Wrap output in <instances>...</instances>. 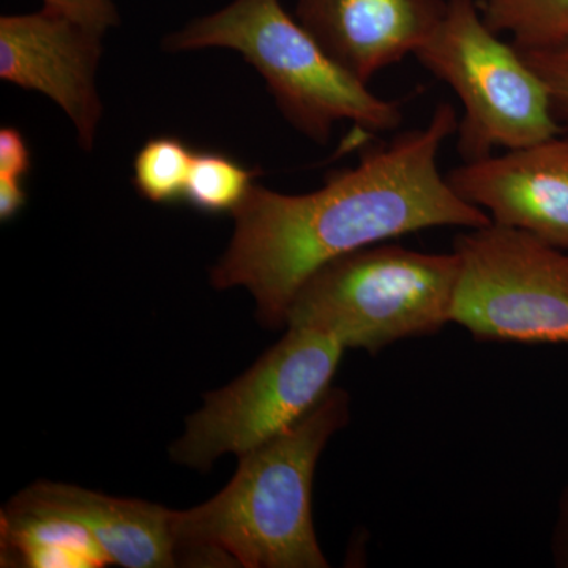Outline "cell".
<instances>
[{"label":"cell","mask_w":568,"mask_h":568,"mask_svg":"<svg viewBox=\"0 0 568 568\" xmlns=\"http://www.w3.org/2000/svg\"><path fill=\"white\" fill-rule=\"evenodd\" d=\"M458 123L457 110L439 103L424 126L396 134L315 192L278 193L254 182L231 213L233 239L213 265L212 286L245 287L260 324L278 331L302 283L336 257L432 227L487 226L488 213L463 200L439 170Z\"/></svg>","instance_id":"1"},{"label":"cell","mask_w":568,"mask_h":568,"mask_svg":"<svg viewBox=\"0 0 568 568\" xmlns=\"http://www.w3.org/2000/svg\"><path fill=\"white\" fill-rule=\"evenodd\" d=\"M351 420V396L332 387L305 417L242 455L207 503L175 511L179 555L246 568H327L313 523V480L328 440Z\"/></svg>","instance_id":"2"},{"label":"cell","mask_w":568,"mask_h":568,"mask_svg":"<svg viewBox=\"0 0 568 568\" xmlns=\"http://www.w3.org/2000/svg\"><path fill=\"white\" fill-rule=\"evenodd\" d=\"M163 48L237 51L264 78L283 118L316 144H327L339 122L369 133L392 132L403 123L402 103L369 91L280 0H233L168 36Z\"/></svg>","instance_id":"3"},{"label":"cell","mask_w":568,"mask_h":568,"mask_svg":"<svg viewBox=\"0 0 568 568\" xmlns=\"http://www.w3.org/2000/svg\"><path fill=\"white\" fill-rule=\"evenodd\" d=\"M462 260L381 244L336 257L302 283L286 327L335 336L346 349L375 355L409 338L439 334L454 323Z\"/></svg>","instance_id":"4"},{"label":"cell","mask_w":568,"mask_h":568,"mask_svg":"<svg viewBox=\"0 0 568 568\" xmlns=\"http://www.w3.org/2000/svg\"><path fill=\"white\" fill-rule=\"evenodd\" d=\"M416 58L462 103L463 162L562 133L547 84L514 41L506 43L489 28L477 0H447L443 20Z\"/></svg>","instance_id":"5"},{"label":"cell","mask_w":568,"mask_h":568,"mask_svg":"<svg viewBox=\"0 0 568 568\" xmlns=\"http://www.w3.org/2000/svg\"><path fill=\"white\" fill-rule=\"evenodd\" d=\"M345 349L325 332L287 327L248 372L204 396L171 458L205 473L222 455L242 457L275 439L327 395Z\"/></svg>","instance_id":"6"},{"label":"cell","mask_w":568,"mask_h":568,"mask_svg":"<svg viewBox=\"0 0 568 568\" xmlns=\"http://www.w3.org/2000/svg\"><path fill=\"white\" fill-rule=\"evenodd\" d=\"M454 323L480 342L567 343L568 250L489 223L455 239Z\"/></svg>","instance_id":"7"},{"label":"cell","mask_w":568,"mask_h":568,"mask_svg":"<svg viewBox=\"0 0 568 568\" xmlns=\"http://www.w3.org/2000/svg\"><path fill=\"white\" fill-rule=\"evenodd\" d=\"M102 39L44 7L0 18V78L50 97L69 115L84 151L95 145L103 114L97 89Z\"/></svg>","instance_id":"8"},{"label":"cell","mask_w":568,"mask_h":568,"mask_svg":"<svg viewBox=\"0 0 568 568\" xmlns=\"http://www.w3.org/2000/svg\"><path fill=\"white\" fill-rule=\"evenodd\" d=\"M446 175L493 223L568 250V136L463 162Z\"/></svg>","instance_id":"9"},{"label":"cell","mask_w":568,"mask_h":568,"mask_svg":"<svg viewBox=\"0 0 568 568\" xmlns=\"http://www.w3.org/2000/svg\"><path fill=\"white\" fill-rule=\"evenodd\" d=\"M446 9L447 0H297L294 17L368 84L379 71L416 55Z\"/></svg>","instance_id":"10"},{"label":"cell","mask_w":568,"mask_h":568,"mask_svg":"<svg viewBox=\"0 0 568 568\" xmlns=\"http://www.w3.org/2000/svg\"><path fill=\"white\" fill-rule=\"evenodd\" d=\"M21 493L33 503L84 525L118 566L173 567L181 556L174 530L175 510L159 504L104 496L51 481H37Z\"/></svg>","instance_id":"11"},{"label":"cell","mask_w":568,"mask_h":568,"mask_svg":"<svg viewBox=\"0 0 568 568\" xmlns=\"http://www.w3.org/2000/svg\"><path fill=\"white\" fill-rule=\"evenodd\" d=\"M2 566L102 568L110 556L77 519L33 503L20 493L0 515Z\"/></svg>","instance_id":"12"},{"label":"cell","mask_w":568,"mask_h":568,"mask_svg":"<svg viewBox=\"0 0 568 568\" xmlns=\"http://www.w3.org/2000/svg\"><path fill=\"white\" fill-rule=\"evenodd\" d=\"M489 28L519 50L568 44V0H477Z\"/></svg>","instance_id":"13"},{"label":"cell","mask_w":568,"mask_h":568,"mask_svg":"<svg viewBox=\"0 0 568 568\" xmlns=\"http://www.w3.org/2000/svg\"><path fill=\"white\" fill-rule=\"evenodd\" d=\"M194 152L174 136L152 138L133 162V185L153 204H173L185 197Z\"/></svg>","instance_id":"14"},{"label":"cell","mask_w":568,"mask_h":568,"mask_svg":"<svg viewBox=\"0 0 568 568\" xmlns=\"http://www.w3.org/2000/svg\"><path fill=\"white\" fill-rule=\"evenodd\" d=\"M256 175V170L242 166L226 153L194 152L183 200L200 212L233 213Z\"/></svg>","instance_id":"15"},{"label":"cell","mask_w":568,"mask_h":568,"mask_svg":"<svg viewBox=\"0 0 568 568\" xmlns=\"http://www.w3.org/2000/svg\"><path fill=\"white\" fill-rule=\"evenodd\" d=\"M519 51L547 84L558 118L568 122V44Z\"/></svg>","instance_id":"16"},{"label":"cell","mask_w":568,"mask_h":568,"mask_svg":"<svg viewBox=\"0 0 568 568\" xmlns=\"http://www.w3.org/2000/svg\"><path fill=\"white\" fill-rule=\"evenodd\" d=\"M44 9L61 13L84 28L104 36L121 22L114 0H41Z\"/></svg>","instance_id":"17"},{"label":"cell","mask_w":568,"mask_h":568,"mask_svg":"<svg viewBox=\"0 0 568 568\" xmlns=\"http://www.w3.org/2000/svg\"><path fill=\"white\" fill-rule=\"evenodd\" d=\"M32 155L28 141L13 126L0 130V179L24 182L31 171Z\"/></svg>","instance_id":"18"},{"label":"cell","mask_w":568,"mask_h":568,"mask_svg":"<svg viewBox=\"0 0 568 568\" xmlns=\"http://www.w3.org/2000/svg\"><path fill=\"white\" fill-rule=\"evenodd\" d=\"M551 556L556 566L568 568V484L559 497L558 517L551 532Z\"/></svg>","instance_id":"19"},{"label":"cell","mask_w":568,"mask_h":568,"mask_svg":"<svg viewBox=\"0 0 568 568\" xmlns=\"http://www.w3.org/2000/svg\"><path fill=\"white\" fill-rule=\"evenodd\" d=\"M24 182L0 179V220L10 222L26 204Z\"/></svg>","instance_id":"20"}]
</instances>
